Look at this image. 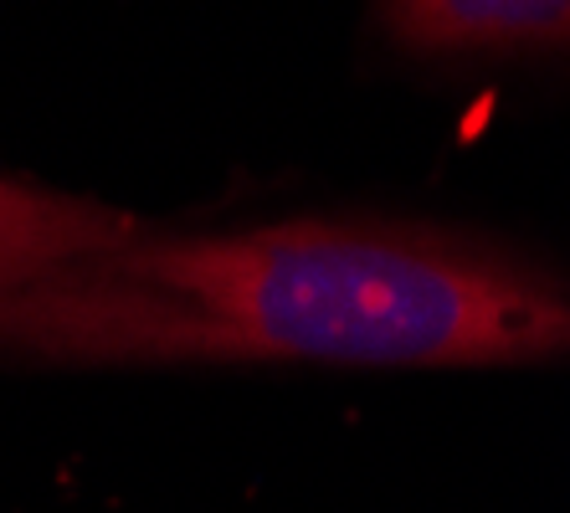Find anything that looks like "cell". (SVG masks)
I'll return each instance as SVG.
<instances>
[{
	"label": "cell",
	"instance_id": "cell-1",
	"mask_svg": "<svg viewBox=\"0 0 570 513\" xmlns=\"http://www.w3.org/2000/svg\"><path fill=\"white\" fill-rule=\"evenodd\" d=\"M0 355L530 365L570 355V283L452 231H170L0 175Z\"/></svg>",
	"mask_w": 570,
	"mask_h": 513
},
{
	"label": "cell",
	"instance_id": "cell-2",
	"mask_svg": "<svg viewBox=\"0 0 570 513\" xmlns=\"http://www.w3.org/2000/svg\"><path fill=\"white\" fill-rule=\"evenodd\" d=\"M381 27L422 57L570 52V0H412L381 6Z\"/></svg>",
	"mask_w": 570,
	"mask_h": 513
}]
</instances>
